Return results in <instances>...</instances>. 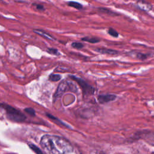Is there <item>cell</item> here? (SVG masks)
<instances>
[{
	"label": "cell",
	"instance_id": "cell-9",
	"mask_svg": "<svg viewBox=\"0 0 154 154\" xmlns=\"http://www.w3.org/2000/svg\"><path fill=\"white\" fill-rule=\"evenodd\" d=\"M46 115H47V116L48 117H49L50 119H51L52 121H53L54 123L58 124V125H63V127H65L66 128H71V127H70L69 125H67V124H66L65 123H64L63 122L61 121L58 118H57L56 117L54 116L51 115V114L47 113Z\"/></svg>",
	"mask_w": 154,
	"mask_h": 154
},
{
	"label": "cell",
	"instance_id": "cell-18",
	"mask_svg": "<svg viewBox=\"0 0 154 154\" xmlns=\"http://www.w3.org/2000/svg\"><path fill=\"white\" fill-rule=\"evenodd\" d=\"M108 33H109L110 35L111 36L113 37H118V36H119V33H117V31L116 30H115V29L112 28H109V31H108Z\"/></svg>",
	"mask_w": 154,
	"mask_h": 154
},
{
	"label": "cell",
	"instance_id": "cell-17",
	"mask_svg": "<svg viewBox=\"0 0 154 154\" xmlns=\"http://www.w3.org/2000/svg\"><path fill=\"white\" fill-rule=\"evenodd\" d=\"M71 46L73 48L77 49H81L83 48L84 47V45L83 43L79 42H73L72 43Z\"/></svg>",
	"mask_w": 154,
	"mask_h": 154
},
{
	"label": "cell",
	"instance_id": "cell-16",
	"mask_svg": "<svg viewBox=\"0 0 154 154\" xmlns=\"http://www.w3.org/2000/svg\"><path fill=\"white\" fill-rule=\"evenodd\" d=\"M98 10L102 13H107V14H108V15H114V16L116 15V14L115 13H114L113 12L110 10L107 9H105V8L100 7L98 9Z\"/></svg>",
	"mask_w": 154,
	"mask_h": 154
},
{
	"label": "cell",
	"instance_id": "cell-4",
	"mask_svg": "<svg viewBox=\"0 0 154 154\" xmlns=\"http://www.w3.org/2000/svg\"><path fill=\"white\" fill-rule=\"evenodd\" d=\"M74 89H76L75 87H72V88L70 83H67V81H63L60 84L59 86H58L57 90L56 91V92L54 94V99H57L59 98H60L63 94L66 92L67 91L69 90H75Z\"/></svg>",
	"mask_w": 154,
	"mask_h": 154
},
{
	"label": "cell",
	"instance_id": "cell-13",
	"mask_svg": "<svg viewBox=\"0 0 154 154\" xmlns=\"http://www.w3.org/2000/svg\"><path fill=\"white\" fill-rule=\"evenodd\" d=\"M28 146L32 150V151L35 152V153H38V154L43 153V152L42 151L41 149H40L37 146L34 145V144H28Z\"/></svg>",
	"mask_w": 154,
	"mask_h": 154
},
{
	"label": "cell",
	"instance_id": "cell-19",
	"mask_svg": "<svg viewBox=\"0 0 154 154\" xmlns=\"http://www.w3.org/2000/svg\"><path fill=\"white\" fill-rule=\"evenodd\" d=\"M25 112H26L28 115H29L31 116H36V112L35 110L32 108H26L24 109Z\"/></svg>",
	"mask_w": 154,
	"mask_h": 154
},
{
	"label": "cell",
	"instance_id": "cell-15",
	"mask_svg": "<svg viewBox=\"0 0 154 154\" xmlns=\"http://www.w3.org/2000/svg\"><path fill=\"white\" fill-rule=\"evenodd\" d=\"M47 53H49V54L54 55H60V53L59 51V50L55 48H48L47 50Z\"/></svg>",
	"mask_w": 154,
	"mask_h": 154
},
{
	"label": "cell",
	"instance_id": "cell-11",
	"mask_svg": "<svg viewBox=\"0 0 154 154\" xmlns=\"http://www.w3.org/2000/svg\"><path fill=\"white\" fill-rule=\"evenodd\" d=\"M67 4L69 6L73 7L74 9L77 10H81L83 7V5H82V4H81L80 3L75 1H69V3H67Z\"/></svg>",
	"mask_w": 154,
	"mask_h": 154
},
{
	"label": "cell",
	"instance_id": "cell-20",
	"mask_svg": "<svg viewBox=\"0 0 154 154\" xmlns=\"http://www.w3.org/2000/svg\"><path fill=\"white\" fill-rule=\"evenodd\" d=\"M36 7L37 10L39 11H44L45 10V7L42 4H36Z\"/></svg>",
	"mask_w": 154,
	"mask_h": 154
},
{
	"label": "cell",
	"instance_id": "cell-12",
	"mask_svg": "<svg viewBox=\"0 0 154 154\" xmlns=\"http://www.w3.org/2000/svg\"><path fill=\"white\" fill-rule=\"evenodd\" d=\"M61 79V76L59 74H51L49 77V79L50 81L56 82L59 81Z\"/></svg>",
	"mask_w": 154,
	"mask_h": 154
},
{
	"label": "cell",
	"instance_id": "cell-14",
	"mask_svg": "<svg viewBox=\"0 0 154 154\" xmlns=\"http://www.w3.org/2000/svg\"><path fill=\"white\" fill-rule=\"evenodd\" d=\"M149 56H150L149 54H143L141 53H137L135 54L136 58H137L138 59L141 60H145L147 59Z\"/></svg>",
	"mask_w": 154,
	"mask_h": 154
},
{
	"label": "cell",
	"instance_id": "cell-8",
	"mask_svg": "<svg viewBox=\"0 0 154 154\" xmlns=\"http://www.w3.org/2000/svg\"><path fill=\"white\" fill-rule=\"evenodd\" d=\"M33 31L35 32V33H36L37 35H39L43 37L45 39H49V40H51V41H55V39L54 37L53 36H51L50 34H49L47 32H46L45 31L42 30H40V29H35Z\"/></svg>",
	"mask_w": 154,
	"mask_h": 154
},
{
	"label": "cell",
	"instance_id": "cell-5",
	"mask_svg": "<svg viewBox=\"0 0 154 154\" xmlns=\"http://www.w3.org/2000/svg\"><path fill=\"white\" fill-rule=\"evenodd\" d=\"M136 6L140 10L145 12L151 11L152 9V5L151 4L145 0H138L136 3Z\"/></svg>",
	"mask_w": 154,
	"mask_h": 154
},
{
	"label": "cell",
	"instance_id": "cell-10",
	"mask_svg": "<svg viewBox=\"0 0 154 154\" xmlns=\"http://www.w3.org/2000/svg\"><path fill=\"white\" fill-rule=\"evenodd\" d=\"M81 41L87 42L90 43H96L100 42V40L98 38L96 37H83L81 39Z\"/></svg>",
	"mask_w": 154,
	"mask_h": 154
},
{
	"label": "cell",
	"instance_id": "cell-3",
	"mask_svg": "<svg viewBox=\"0 0 154 154\" xmlns=\"http://www.w3.org/2000/svg\"><path fill=\"white\" fill-rule=\"evenodd\" d=\"M69 77L71 79H73L74 81H75L78 84V85L80 86V88L82 90L84 95L89 96L93 95L95 93V89L92 85L89 84L86 81L83 80V79L75 77L73 75H69Z\"/></svg>",
	"mask_w": 154,
	"mask_h": 154
},
{
	"label": "cell",
	"instance_id": "cell-2",
	"mask_svg": "<svg viewBox=\"0 0 154 154\" xmlns=\"http://www.w3.org/2000/svg\"><path fill=\"white\" fill-rule=\"evenodd\" d=\"M0 107L4 110L7 119L10 121L15 122H23L27 119L24 114H23L19 110L12 107L9 104L1 103Z\"/></svg>",
	"mask_w": 154,
	"mask_h": 154
},
{
	"label": "cell",
	"instance_id": "cell-6",
	"mask_svg": "<svg viewBox=\"0 0 154 154\" xmlns=\"http://www.w3.org/2000/svg\"><path fill=\"white\" fill-rule=\"evenodd\" d=\"M117 96L112 94H107V95H100L98 97V100L100 104H106L113 101L116 99Z\"/></svg>",
	"mask_w": 154,
	"mask_h": 154
},
{
	"label": "cell",
	"instance_id": "cell-7",
	"mask_svg": "<svg viewBox=\"0 0 154 154\" xmlns=\"http://www.w3.org/2000/svg\"><path fill=\"white\" fill-rule=\"evenodd\" d=\"M95 51L100 54H102L115 55H118L119 54V52L116 51V50L108 49V48H98L95 49Z\"/></svg>",
	"mask_w": 154,
	"mask_h": 154
},
{
	"label": "cell",
	"instance_id": "cell-1",
	"mask_svg": "<svg viewBox=\"0 0 154 154\" xmlns=\"http://www.w3.org/2000/svg\"><path fill=\"white\" fill-rule=\"evenodd\" d=\"M40 145L44 152L48 153H69L73 151V146L69 140L54 135H44L41 138Z\"/></svg>",
	"mask_w": 154,
	"mask_h": 154
}]
</instances>
